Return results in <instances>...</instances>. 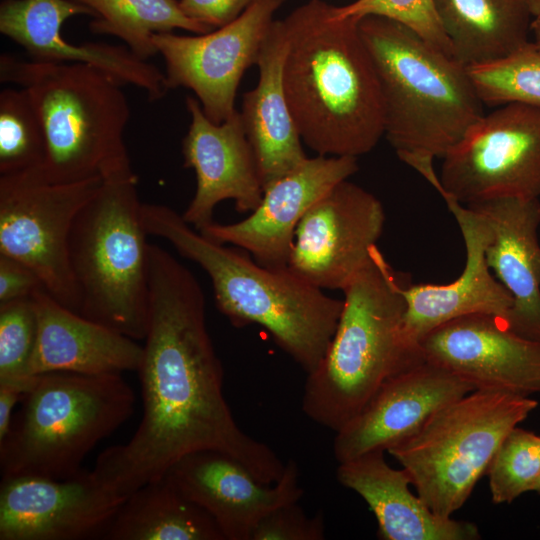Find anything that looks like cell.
Masks as SVG:
<instances>
[{
  "instance_id": "cell-6",
  "label": "cell",
  "mask_w": 540,
  "mask_h": 540,
  "mask_svg": "<svg viewBox=\"0 0 540 540\" xmlns=\"http://www.w3.org/2000/svg\"><path fill=\"white\" fill-rule=\"evenodd\" d=\"M0 80L29 94L46 142L41 176L53 183L131 171L124 134L130 110L124 84L80 63L0 57Z\"/></svg>"
},
{
  "instance_id": "cell-21",
  "label": "cell",
  "mask_w": 540,
  "mask_h": 540,
  "mask_svg": "<svg viewBox=\"0 0 540 540\" xmlns=\"http://www.w3.org/2000/svg\"><path fill=\"white\" fill-rule=\"evenodd\" d=\"M442 196L459 226L466 250L460 276L447 284H407L403 289L406 311L403 337L411 348L432 330L454 319L487 314L506 319L513 305L507 290L489 269L485 250L491 232L484 217L442 190Z\"/></svg>"
},
{
  "instance_id": "cell-7",
  "label": "cell",
  "mask_w": 540,
  "mask_h": 540,
  "mask_svg": "<svg viewBox=\"0 0 540 540\" xmlns=\"http://www.w3.org/2000/svg\"><path fill=\"white\" fill-rule=\"evenodd\" d=\"M135 395L121 374L37 375L0 441L2 478L65 479L133 413Z\"/></svg>"
},
{
  "instance_id": "cell-2",
  "label": "cell",
  "mask_w": 540,
  "mask_h": 540,
  "mask_svg": "<svg viewBox=\"0 0 540 540\" xmlns=\"http://www.w3.org/2000/svg\"><path fill=\"white\" fill-rule=\"evenodd\" d=\"M288 48L284 87L302 142L318 155L370 152L384 135L376 71L359 19L309 0L283 19Z\"/></svg>"
},
{
  "instance_id": "cell-37",
  "label": "cell",
  "mask_w": 540,
  "mask_h": 540,
  "mask_svg": "<svg viewBox=\"0 0 540 540\" xmlns=\"http://www.w3.org/2000/svg\"><path fill=\"white\" fill-rule=\"evenodd\" d=\"M23 395V391L17 387L0 385V441L8 434L13 409Z\"/></svg>"
},
{
  "instance_id": "cell-36",
  "label": "cell",
  "mask_w": 540,
  "mask_h": 540,
  "mask_svg": "<svg viewBox=\"0 0 540 540\" xmlns=\"http://www.w3.org/2000/svg\"><path fill=\"white\" fill-rule=\"evenodd\" d=\"M257 1L259 0H179V4L190 18L211 28H218L236 19Z\"/></svg>"
},
{
  "instance_id": "cell-38",
  "label": "cell",
  "mask_w": 540,
  "mask_h": 540,
  "mask_svg": "<svg viewBox=\"0 0 540 540\" xmlns=\"http://www.w3.org/2000/svg\"><path fill=\"white\" fill-rule=\"evenodd\" d=\"M532 42L540 50V15L534 17L531 28Z\"/></svg>"
},
{
  "instance_id": "cell-26",
  "label": "cell",
  "mask_w": 540,
  "mask_h": 540,
  "mask_svg": "<svg viewBox=\"0 0 540 540\" xmlns=\"http://www.w3.org/2000/svg\"><path fill=\"white\" fill-rule=\"evenodd\" d=\"M455 59L465 66L488 63L516 51L531 36L527 0H433Z\"/></svg>"
},
{
  "instance_id": "cell-5",
  "label": "cell",
  "mask_w": 540,
  "mask_h": 540,
  "mask_svg": "<svg viewBox=\"0 0 540 540\" xmlns=\"http://www.w3.org/2000/svg\"><path fill=\"white\" fill-rule=\"evenodd\" d=\"M406 285L375 246L342 290L334 335L320 364L307 374L302 410L311 420L339 431L389 377L425 359L403 337Z\"/></svg>"
},
{
  "instance_id": "cell-1",
  "label": "cell",
  "mask_w": 540,
  "mask_h": 540,
  "mask_svg": "<svg viewBox=\"0 0 540 540\" xmlns=\"http://www.w3.org/2000/svg\"><path fill=\"white\" fill-rule=\"evenodd\" d=\"M149 307L137 370L143 417L131 439L97 458V481L121 500L159 479L181 457L215 450L273 484L285 464L247 435L223 395V367L206 324V302L193 273L163 247L149 243Z\"/></svg>"
},
{
  "instance_id": "cell-16",
  "label": "cell",
  "mask_w": 540,
  "mask_h": 540,
  "mask_svg": "<svg viewBox=\"0 0 540 540\" xmlns=\"http://www.w3.org/2000/svg\"><path fill=\"white\" fill-rule=\"evenodd\" d=\"M419 347L427 361L475 389L522 396L540 392V342L517 335L496 316L449 321L429 332Z\"/></svg>"
},
{
  "instance_id": "cell-13",
  "label": "cell",
  "mask_w": 540,
  "mask_h": 540,
  "mask_svg": "<svg viewBox=\"0 0 540 540\" xmlns=\"http://www.w3.org/2000/svg\"><path fill=\"white\" fill-rule=\"evenodd\" d=\"M385 224L376 196L344 180L300 220L288 268L322 290H343L370 258Z\"/></svg>"
},
{
  "instance_id": "cell-31",
  "label": "cell",
  "mask_w": 540,
  "mask_h": 540,
  "mask_svg": "<svg viewBox=\"0 0 540 540\" xmlns=\"http://www.w3.org/2000/svg\"><path fill=\"white\" fill-rule=\"evenodd\" d=\"M486 474L495 504L534 492L540 481V436L514 427L497 448Z\"/></svg>"
},
{
  "instance_id": "cell-29",
  "label": "cell",
  "mask_w": 540,
  "mask_h": 540,
  "mask_svg": "<svg viewBox=\"0 0 540 540\" xmlns=\"http://www.w3.org/2000/svg\"><path fill=\"white\" fill-rule=\"evenodd\" d=\"M46 158L43 128L23 88L0 92V175L40 171Z\"/></svg>"
},
{
  "instance_id": "cell-28",
  "label": "cell",
  "mask_w": 540,
  "mask_h": 540,
  "mask_svg": "<svg viewBox=\"0 0 540 540\" xmlns=\"http://www.w3.org/2000/svg\"><path fill=\"white\" fill-rule=\"evenodd\" d=\"M88 7L97 18L90 29L124 41L138 57L147 60L158 54L153 43L156 33L174 29L203 34L211 27L187 16L176 0H75Z\"/></svg>"
},
{
  "instance_id": "cell-25",
  "label": "cell",
  "mask_w": 540,
  "mask_h": 540,
  "mask_svg": "<svg viewBox=\"0 0 540 540\" xmlns=\"http://www.w3.org/2000/svg\"><path fill=\"white\" fill-rule=\"evenodd\" d=\"M383 450L339 463L337 479L368 504L384 540H477L478 527L469 521L435 514L414 495L404 469L388 465Z\"/></svg>"
},
{
  "instance_id": "cell-30",
  "label": "cell",
  "mask_w": 540,
  "mask_h": 540,
  "mask_svg": "<svg viewBox=\"0 0 540 540\" xmlns=\"http://www.w3.org/2000/svg\"><path fill=\"white\" fill-rule=\"evenodd\" d=\"M467 69L484 105L540 108V50L532 41L503 58Z\"/></svg>"
},
{
  "instance_id": "cell-35",
  "label": "cell",
  "mask_w": 540,
  "mask_h": 540,
  "mask_svg": "<svg viewBox=\"0 0 540 540\" xmlns=\"http://www.w3.org/2000/svg\"><path fill=\"white\" fill-rule=\"evenodd\" d=\"M41 289L43 283L30 267L0 255V303L33 298Z\"/></svg>"
},
{
  "instance_id": "cell-9",
  "label": "cell",
  "mask_w": 540,
  "mask_h": 540,
  "mask_svg": "<svg viewBox=\"0 0 540 540\" xmlns=\"http://www.w3.org/2000/svg\"><path fill=\"white\" fill-rule=\"evenodd\" d=\"M537 405L529 396L475 389L436 411L387 452L401 464L426 505L449 518L486 474L505 436Z\"/></svg>"
},
{
  "instance_id": "cell-15",
  "label": "cell",
  "mask_w": 540,
  "mask_h": 540,
  "mask_svg": "<svg viewBox=\"0 0 540 540\" xmlns=\"http://www.w3.org/2000/svg\"><path fill=\"white\" fill-rule=\"evenodd\" d=\"M358 171L352 156L317 155L264 189L263 197L245 219L212 222L200 231L207 238L247 251L268 268H286L296 228L311 206L341 181Z\"/></svg>"
},
{
  "instance_id": "cell-11",
  "label": "cell",
  "mask_w": 540,
  "mask_h": 540,
  "mask_svg": "<svg viewBox=\"0 0 540 540\" xmlns=\"http://www.w3.org/2000/svg\"><path fill=\"white\" fill-rule=\"evenodd\" d=\"M422 176L464 205L540 197V108L508 103L479 118Z\"/></svg>"
},
{
  "instance_id": "cell-4",
  "label": "cell",
  "mask_w": 540,
  "mask_h": 540,
  "mask_svg": "<svg viewBox=\"0 0 540 540\" xmlns=\"http://www.w3.org/2000/svg\"><path fill=\"white\" fill-rule=\"evenodd\" d=\"M359 31L379 83L384 135L419 173L461 140L484 104L467 66L407 26L366 16Z\"/></svg>"
},
{
  "instance_id": "cell-8",
  "label": "cell",
  "mask_w": 540,
  "mask_h": 540,
  "mask_svg": "<svg viewBox=\"0 0 540 540\" xmlns=\"http://www.w3.org/2000/svg\"><path fill=\"white\" fill-rule=\"evenodd\" d=\"M133 170L103 179L69 242L79 314L135 340L148 324V236Z\"/></svg>"
},
{
  "instance_id": "cell-18",
  "label": "cell",
  "mask_w": 540,
  "mask_h": 540,
  "mask_svg": "<svg viewBox=\"0 0 540 540\" xmlns=\"http://www.w3.org/2000/svg\"><path fill=\"white\" fill-rule=\"evenodd\" d=\"M191 117L182 142L184 166L196 175L195 194L182 214L196 230L212 223L218 203L233 200L240 213H250L263 197L256 159L239 111L222 123L204 113L197 98L188 96Z\"/></svg>"
},
{
  "instance_id": "cell-22",
  "label": "cell",
  "mask_w": 540,
  "mask_h": 540,
  "mask_svg": "<svg viewBox=\"0 0 540 540\" xmlns=\"http://www.w3.org/2000/svg\"><path fill=\"white\" fill-rule=\"evenodd\" d=\"M467 206L490 228L486 262L513 300L503 323L517 335L540 342L539 198H496Z\"/></svg>"
},
{
  "instance_id": "cell-24",
  "label": "cell",
  "mask_w": 540,
  "mask_h": 540,
  "mask_svg": "<svg viewBox=\"0 0 540 540\" xmlns=\"http://www.w3.org/2000/svg\"><path fill=\"white\" fill-rule=\"evenodd\" d=\"M287 48L283 19L274 20L256 60L258 82L243 94L239 111L263 190L308 158L284 87L283 69Z\"/></svg>"
},
{
  "instance_id": "cell-19",
  "label": "cell",
  "mask_w": 540,
  "mask_h": 540,
  "mask_svg": "<svg viewBox=\"0 0 540 540\" xmlns=\"http://www.w3.org/2000/svg\"><path fill=\"white\" fill-rule=\"evenodd\" d=\"M475 388L424 359L389 377L344 427L335 432L338 463L387 451L414 434L436 411Z\"/></svg>"
},
{
  "instance_id": "cell-14",
  "label": "cell",
  "mask_w": 540,
  "mask_h": 540,
  "mask_svg": "<svg viewBox=\"0 0 540 540\" xmlns=\"http://www.w3.org/2000/svg\"><path fill=\"white\" fill-rule=\"evenodd\" d=\"M122 503L84 469L65 479L2 478L0 540L104 539Z\"/></svg>"
},
{
  "instance_id": "cell-20",
  "label": "cell",
  "mask_w": 540,
  "mask_h": 540,
  "mask_svg": "<svg viewBox=\"0 0 540 540\" xmlns=\"http://www.w3.org/2000/svg\"><path fill=\"white\" fill-rule=\"evenodd\" d=\"M80 14L93 13L75 0H5L0 6V31L33 59L93 66L141 89L151 101L166 95L170 89L166 75L128 47L66 41L63 23Z\"/></svg>"
},
{
  "instance_id": "cell-3",
  "label": "cell",
  "mask_w": 540,
  "mask_h": 540,
  "mask_svg": "<svg viewBox=\"0 0 540 540\" xmlns=\"http://www.w3.org/2000/svg\"><path fill=\"white\" fill-rule=\"evenodd\" d=\"M148 235L169 242L208 275L218 310L235 327L259 324L307 373L322 361L334 335L343 300L324 294L286 268H268L245 250L215 242L173 208L142 203Z\"/></svg>"
},
{
  "instance_id": "cell-27",
  "label": "cell",
  "mask_w": 540,
  "mask_h": 540,
  "mask_svg": "<svg viewBox=\"0 0 540 540\" xmlns=\"http://www.w3.org/2000/svg\"><path fill=\"white\" fill-rule=\"evenodd\" d=\"M104 539L225 540L214 519L165 476L143 485L123 501Z\"/></svg>"
},
{
  "instance_id": "cell-40",
  "label": "cell",
  "mask_w": 540,
  "mask_h": 540,
  "mask_svg": "<svg viewBox=\"0 0 540 540\" xmlns=\"http://www.w3.org/2000/svg\"><path fill=\"white\" fill-rule=\"evenodd\" d=\"M534 492L538 493L540 495V481L538 482Z\"/></svg>"
},
{
  "instance_id": "cell-17",
  "label": "cell",
  "mask_w": 540,
  "mask_h": 540,
  "mask_svg": "<svg viewBox=\"0 0 540 540\" xmlns=\"http://www.w3.org/2000/svg\"><path fill=\"white\" fill-rule=\"evenodd\" d=\"M187 499L204 509L225 540H250L257 523L273 509L298 502L303 489L293 459L276 483L258 480L235 458L200 450L178 459L164 475Z\"/></svg>"
},
{
  "instance_id": "cell-10",
  "label": "cell",
  "mask_w": 540,
  "mask_h": 540,
  "mask_svg": "<svg viewBox=\"0 0 540 540\" xmlns=\"http://www.w3.org/2000/svg\"><path fill=\"white\" fill-rule=\"evenodd\" d=\"M103 178L53 183L39 171L0 175V255L30 267L45 290L79 312L69 242L81 209Z\"/></svg>"
},
{
  "instance_id": "cell-23",
  "label": "cell",
  "mask_w": 540,
  "mask_h": 540,
  "mask_svg": "<svg viewBox=\"0 0 540 540\" xmlns=\"http://www.w3.org/2000/svg\"><path fill=\"white\" fill-rule=\"evenodd\" d=\"M33 300L38 335L29 363L30 375H101L138 370L143 345L137 340L65 307L45 289L39 290Z\"/></svg>"
},
{
  "instance_id": "cell-33",
  "label": "cell",
  "mask_w": 540,
  "mask_h": 540,
  "mask_svg": "<svg viewBox=\"0 0 540 540\" xmlns=\"http://www.w3.org/2000/svg\"><path fill=\"white\" fill-rule=\"evenodd\" d=\"M333 12L339 18L353 17L360 20L366 16H378L394 20L412 29L444 53L453 56L450 42L436 15L433 0H355L344 6H333Z\"/></svg>"
},
{
  "instance_id": "cell-34",
  "label": "cell",
  "mask_w": 540,
  "mask_h": 540,
  "mask_svg": "<svg viewBox=\"0 0 540 540\" xmlns=\"http://www.w3.org/2000/svg\"><path fill=\"white\" fill-rule=\"evenodd\" d=\"M324 513L306 515L298 502L279 506L266 514L255 526L250 540H323Z\"/></svg>"
},
{
  "instance_id": "cell-39",
  "label": "cell",
  "mask_w": 540,
  "mask_h": 540,
  "mask_svg": "<svg viewBox=\"0 0 540 540\" xmlns=\"http://www.w3.org/2000/svg\"><path fill=\"white\" fill-rule=\"evenodd\" d=\"M533 17L540 15V0H527Z\"/></svg>"
},
{
  "instance_id": "cell-32",
  "label": "cell",
  "mask_w": 540,
  "mask_h": 540,
  "mask_svg": "<svg viewBox=\"0 0 540 540\" xmlns=\"http://www.w3.org/2000/svg\"><path fill=\"white\" fill-rule=\"evenodd\" d=\"M38 335L33 298L0 303V385L32 389L37 375L29 374V363Z\"/></svg>"
},
{
  "instance_id": "cell-12",
  "label": "cell",
  "mask_w": 540,
  "mask_h": 540,
  "mask_svg": "<svg viewBox=\"0 0 540 540\" xmlns=\"http://www.w3.org/2000/svg\"><path fill=\"white\" fill-rule=\"evenodd\" d=\"M283 2L259 0L233 21L196 36L154 34L153 43L164 58L170 89L192 90L214 123L233 115L241 78L251 65H256L274 13Z\"/></svg>"
}]
</instances>
